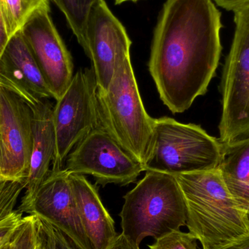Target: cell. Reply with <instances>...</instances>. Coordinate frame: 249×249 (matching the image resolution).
<instances>
[{
    "label": "cell",
    "mask_w": 249,
    "mask_h": 249,
    "mask_svg": "<svg viewBox=\"0 0 249 249\" xmlns=\"http://www.w3.org/2000/svg\"><path fill=\"white\" fill-rule=\"evenodd\" d=\"M222 14L212 0H166L158 18L149 67L160 99L173 114L206 94L222 54Z\"/></svg>",
    "instance_id": "cell-1"
},
{
    "label": "cell",
    "mask_w": 249,
    "mask_h": 249,
    "mask_svg": "<svg viewBox=\"0 0 249 249\" xmlns=\"http://www.w3.org/2000/svg\"><path fill=\"white\" fill-rule=\"evenodd\" d=\"M174 177L185 199L186 226L202 249H222L249 235L247 212L228 190L219 168Z\"/></svg>",
    "instance_id": "cell-2"
},
{
    "label": "cell",
    "mask_w": 249,
    "mask_h": 249,
    "mask_svg": "<svg viewBox=\"0 0 249 249\" xmlns=\"http://www.w3.org/2000/svg\"><path fill=\"white\" fill-rule=\"evenodd\" d=\"M120 213L122 233L139 247L146 237L155 240L185 226V199L174 176L146 171L143 178L124 197Z\"/></svg>",
    "instance_id": "cell-3"
},
{
    "label": "cell",
    "mask_w": 249,
    "mask_h": 249,
    "mask_svg": "<svg viewBox=\"0 0 249 249\" xmlns=\"http://www.w3.org/2000/svg\"><path fill=\"white\" fill-rule=\"evenodd\" d=\"M97 105L101 125L143 166L154 118L143 106L130 57L115 70L107 90H97Z\"/></svg>",
    "instance_id": "cell-4"
},
{
    "label": "cell",
    "mask_w": 249,
    "mask_h": 249,
    "mask_svg": "<svg viewBox=\"0 0 249 249\" xmlns=\"http://www.w3.org/2000/svg\"><path fill=\"white\" fill-rule=\"evenodd\" d=\"M222 143L201 126L181 124L169 117L153 119L144 171L176 176L219 167Z\"/></svg>",
    "instance_id": "cell-5"
},
{
    "label": "cell",
    "mask_w": 249,
    "mask_h": 249,
    "mask_svg": "<svg viewBox=\"0 0 249 249\" xmlns=\"http://www.w3.org/2000/svg\"><path fill=\"white\" fill-rule=\"evenodd\" d=\"M234 20L235 34L221 82L222 143L249 136V7L234 12Z\"/></svg>",
    "instance_id": "cell-6"
},
{
    "label": "cell",
    "mask_w": 249,
    "mask_h": 249,
    "mask_svg": "<svg viewBox=\"0 0 249 249\" xmlns=\"http://www.w3.org/2000/svg\"><path fill=\"white\" fill-rule=\"evenodd\" d=\"M98 86L91 68L80 70L53 107L55 150L53 171L64 168L74 147L100 124Z\"/></svg>",
    "instance_id": "cell-7"
},
{
    "label": "cell",
    "mask_w": 249,
    "mask_h": 249,
    "mask_svg": "<svg viewBox=\"0 0 249 249\" xmlns=\"http://www.w3.org/2000/svg\"><path fill=\"white\" fill-rule=\"evenodd\" d=\"M64 168L71 174L92 176L102 186L127 185L144 171L143 164L100 124L70 152Z\"/></svg>",
    "instance_id": "cell-8"
},
{
    "label": "cell",
    "mask_w": 249,
    "mask_h": 249,
    "mask_svg": "<svg viewBox=\"0 0 249 249\" xmlns=\"http://www.w3.org/2000/svg\"><path fill=\"white\" fill-rule=\"evenodd\" d=\"M70 174L64 168L51 171L32 196L23 197L18 211L46 221L79 249H93L82 225Z\"/></svg>",
    "instance_id": "cell-9"
},
{
    "label": "cell",
    "mask_w": 249,
    "mask_h": 249,
    "mask_svg": "<svg viewBox=\"0 0 249 249\" xmlns=\"http://www.w3.org/2000/svg\"><path fill=\"white\" fill-rule=\"evenodd\" d=\"M20 32L54 99L58 100L72 80L74 64L53 22L50 5L36 10Z\"/></svg>",
    "instance_id": "cell-10"
},
{
    "label": "cell",
    "mask_w": 249,
    "mask_h": 249,
    "mask_svg": "<svg viewBox=\"0 0 249 249\" xmlns=\"http://www.w3.org/2000/svg\"><path fill=\"white\" fill-rule=\"evenodd\" d=\"M131 40L105 0L91 9L86 29L84 52L91 61L98 90H107L115 70L130 57Z\"/></svg>",
    "instance_id": "cell-11"
},
{
    "label": "cell",
    "mask_w": 249,
    "mask_h": 249,
    "mask_svg": "<svg viewBox=\"0 0 249 249\" xmlns=\"http://www.w3.org/2000/svg\"><path fill=\"white\" fill-rule=\"evenodd\" d=\"M0 138L4 178L26 181L33 146L32 111L20 96L1 85Z\"/></svg>",
    "instance_id": "cell-12"
},
{
    "label": "cell",
    "mask_w": 249,
    "mask_h": 249,
    "mask_svg": "<svg viewBox=\"0 0 249 249\" xmlns=\"http://www.w3.org/2000/svg\"><path fill=\"white\" fill-rule=\"evenodd\" d=\"M0 85L25 102L32 98L54 99L20 31L10 37L0 59Z\"/></svg>",
    "instance_id": "cell-13"
},
{
    "label": "cell",
    "mask_w": 249,
    "mask_h": 249,
    "mask_svg": "<svg viewBox=\"0 0 249 249\" xmlns=\"http://www.w3.org/2000/svg\"><path fill=\"white\" fill-rule=\"evenodd\" d=\"M26 103L32 111L33 146L24 197L32 196L49 175L55 150L53 107L47 99L32 98Z\"/></svg>",
    "instance_id": "cell-14"
},
{
    "label": "cell",
    "mask_w": 249,
    "mask_h": 249,
    "mask_svg": "<svg viewBox=\"0 0 249 249\" xmlns=\"http://www.w3.org/2000/svg\"><path fill=\"white\" fill-rule=\"evenodd\" d=\"M82 225L93 249H107L117 237L115 222L102 203L97 189L85 176L70 174Z\"/></svg>",
    "instance_id": "cell-15"
},
{
    "label": "cell",
    "mask_w": 249,
    "mask_h": 249,
    "mask_svg": "<svg viewBox=\"0 0 249 249\" xmlns=\"http://www.w3.org/2000/svg\"><path fill=\"white\" fill-rule=\"evenodd\" d=\"M219 171L235 200L247 212L249 207V136L222 143Z\"/></svg>",
    "instance_id": "cell-16"
},
{
    "label": "cell",
    "mask_w": 249,
    "mask_h": 249,
    "mask_svg": "<svg viewBox=\"0 0 249 249\" xmlns=\"http://www.w3.org/2000/svg\"><path fill=\"white\" fill-rule=\"evenodd\" d=\"M51 0H0V10L9 36L20 32L31 16Z\"/></svg>",
    "instance_id": "cell-17"
},
{
    "label": "cell",
    "mask_w": 249,
    "mask_h": 249,
    "mask_svg": "<svg viewBox=\"0 0 249 249\" xmlns=\"http://www.w3.org/2000/svg\"><path fill=\"white\" fill-rule=\"evenodd\" d=\"M64 13L80 46L86 48V29L91 9L99 0H53Z\"/></svg>",
    "instance_id": "cell-18"
},
{
    "label": "cell",
    "mask_w": 249,
    "mask_h": 249,
    "mask_svg": "<svg viewBox=\"0 0 249 249\" xmlns=\"http://www.w3.org/2000/svg\"><path fill=\"white\" fill-rule=\"evenodd\" d=\"M26 181L19 180H0V222L11 216L15 206Z\"/></svg>",
    "instance_id": "cell-19"
},
{
    "label": "cell",
    "mask_w": 249,
    "mask_h": 249,
    "mask_svg": "<svg viewBox=\"0 0 249 249\" xmlns=\"http://www.w3.org/2000/svg\"><path fill=\"white\" fill-rule=\"evenodd\" d=\"M39 228L44 249H80L64 232L39 218Z\"/></svg>",
    "instance_id": "cell-20"
},
{
    "label": "cell",
    "mask_w": 249,
    "mask_h": 249,
    "mask_svg": "<svg viewBox=\"0 0 249 249\" xmlns=\"http://www.w3.org/2000/svg\"><path fill=\"white\" fill-rule=\"evenodd\" d=\"M149 249H197V240L193 234L177 231L161 237Z\"/></svg>",
    "instance_id": "cell-21"
},
{
    "label": "cell",
    "mask_w": 249,
    "mask_h": 249,
    "mask_svg": "<svg viewBox=\"0 0 249 249\" xmlns=\"http://www.w3.org/2000/svg\"><path fill=\"white\" fill-rule=\"evenodd\" d=\"M22 219V213L16 211L11 216L0 222V247L12 236Z\"/></svg>",
    "instance_id": "cell-22"
},
{
    "label": "cell",
    "mask_w": 249,
    "mask_h": 249,
    "mask_svg": "<svg viewBox=\"0 0 249 249\" xmlns=\"http://www.w3.org/2000/svg\"><path fill=\"white\" fill-rule=\"evenodd\" d=\"M218 6L228 11L235 12L249 7V0H212Z\"/></svg>",
    "instance_id": "cell-23"
},
{
    "label": "cell",
    "mask_w": 249,
    "mask_h": 249,
    "mask_svg": "<svg viewBox=\"0 0 249 249\" xmlns=\"http://www.w3.org/2000/svg\"><path fill=\"white\" fill-rule=\"evenodd\" d=\"M107 249H140L138 246L132 244L129 240L127 239L124 234L121 233L118 235L116 239L112 243V245Z\"/></svg>",
    "instance_id": "cell-24"
},
{
    "label": "cell",
    "mask_w": 249,
    "mask_h": 249,
    "mask_svg": "<svg viewBox=\"0 0 249 249\" xmlns=\"http://www.w3.org/2000/svg\"><path fill=\"white\" fill-rule=\"evenodd\" d=\"M10 37L7 34L5 23L0 10V59L5 51L6 47L10 41Z\"/></svg>",
    "instance_id": "cell-25"
},
{
    "label": "cell",
    "mask_w": 249,
    "mask_h": 249,
    "mask_svg": "<svg viewBox=\"0 0 249 249\" xmlns=\"http://www.w3.org/2000/svg\"><path fill=\"white\" fill-rule=\"evenodd\" d=\"M222 249H249V234L239 241Z\"/></svg>",
    "instance_id": "cell-26"
},
{
    "label": "cell",
    "mask_w": 249,
    "mask_h": 249,
    "mask_svg": "<svg viewBox=\"0 0 249 249\" xmlns=\"http://www.w3.org/2000/svg\"><path fill=\"white\" fill-rule=\"evenodd\" d=\"M4 168V158H3L2 146H1V138H0V180L6 179L3 175Z\"/></svg>",
    "instance_id": "cell-27"
},
{
    "label": "cell",
    "mask_w": 249,
    "mask_h": 249,
    "mask_svg": "<svg viewBox=\"0 0 249 249\" xmlns=\"http://www.w3.org/2000/svg\"><path fill=\"white\" fill-rule=\"evenodd\" d=\"M12 237H13V235L9 238V240H7L3 245L0 247V249H13V238H12Z\"/></svg>",
    "instance_id": "cell-28"
},
{
    "label": "cell",
    "mask_w": 249,
    "mask_h": 249,
    "mask_svg": "<svg viewBox=\"0 0 249 249\" xmlns=\"http://www.w3.org/2000/svg\"><path fill=\"white\" fill-rule=\"evenodd\" d=\"M139 1V0H115V2L116 4H120L125 2V1H133V2H136V1Z\"/></svg>",
    "instance_id": "cell-29"
},
{
    "label": "cell",
    "mask_w": 249,
    "mask_h": 249,
    "mask_svg": "<svg viewBox=\"0 0 249 249\" xmlns=\"http://www.w3.org/2000/svg\"><path fill=\"white\" fill-rule=\"evenodd\" d=\"M247 214H248V217L249 219V207L248 208V209H247Z\"/></svg>",
    "instance_id": "cell-30"
},
{
    "label": "cell",
    "mask_w": 249,
    "mask_h": 249,
    "mask_svg": "<svg viewBox=\"0 0 249 249\" xmlns=\"http://www.w3.org/2000/svg\"></svg>",
    "instance_id": "cell-31"
}]
</instances>
